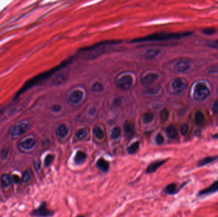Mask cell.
Here are the masks:
<instances>
[{
	"instance_id": "1",
	"label": "cell",
	"mask_w": 218,
	"mask_h": 217,
	"mask_svg": "<svg viewBox=\"0 0 218 217\" xmlns=\"http://www.w3.org/2000/svg\"><path fill=\"white\" fill-rule=\"evenodd\" d=\"M70 60H68V61H66L65 62H63V63H61L60 65L59 66H57L56 67H55L54 68L49 70V71H46L44 72V73H42L36 77H35L34 78H31V80H30L29 81H27L23 86H22V87L19 91V92L17 93V94L15 96V99L17 98L21 94H22L23 92H24L26 91H27L28 89H30L31 88V87H33V85L37 84L38 83H39L40 82L43 80H45L47 78H49V77H51V75H52L54 73H55L56 72H57L58 70H60V69H61L63 67H64L65 66H66L67 64H68L70 63Z\"/></svg>"
},
{
	"instance_id": "2",
	"label": "cell",
	"mask_w": 218,
	"mask_h": 217,
	"mask_svg": "<svg viewBox=\"0 0 218 217\" xmlns=\"http://www.w3.org/2000/svg\"><path fill=\"white\" fill-rule=\"evenodd\" d=\"M193 32H184V33H156L148 36L146 37L135 38L132 40L131 43H137L142 41H162L167 40L172 38H179L182 37H185L192 35Z\"/></svg>"
},
{
	"instance_id": "3",
	"label": "cell",
	"mask_w": 218,
	"mask_h": 217,
	"mask_svg": "<svg viewBox=\"0 0 218 217\" xmlns=\"http://www.w3.org/2000/svg\"><path fill=\"white\" fill-rule=\"evenodd\" d=\"M28 123L26 121H20L12 125L9 129V134L12 136L17 137L25 134L28 129Z\"/></svg>"
},
{
	"instance_id": "4",
	"label": "cell",
	"mask_w": 218,
	"mask_h": 217,
	"mask_svg": "<svg viewBox=\"0 0 218 217\" xmlns=\"http://www.w3.org/2000/svg\"><path fill=\"white\" fill-rule=\"evenodd\" d=\"M210 94V91L207 85L203 83H198L194 89L193 96L196 100L201 101L206 99Z\"/></svg>"
},
{
	"instance_id": "5",
	"label": "cell",
	"mask_w": 218,
	"mask_h": 217,
	"mask_svg": "<svg viewBox=\"0 0 218 217\" xmlns=\"http://www.w3.org/2000/svg\"><path fill=\"white\" fill-rule=\"evenodd\" d=\"M53 214L54 212L50 211L47 208V203L46 202H43L37 209L33 210L31 213L33 216L36 217H49L51 216Z\"/></svg>"
},
{
	"instance_id": "6",
	"label": "cell",
	"mask_w": 218,
	"mask_h": 217,
	"mask_svg": "<svg viewBox=\"0 0 218 217\" xmlns=\"http://www.w3.org/2000/svg\"><path fill=\"white\" fill-rule=\"evenodd\" d=\"M188 86V82L183 78H177L172 83V87L174 92L180 93L184 91Z\"/></svg>"
},
{
	"instance_id": "7",
	"label": "cell",
	"mask_w": 218,
	"mask_h": 217,
	"mask_svg": "<svg viewBox=\"0 0 218 217\" xmlns=\"http://www.w3.org/2000/svg\"><path fill=\"white\" fill-rule=\"evenodd\" d=\"M133 83V78L130 75H124L120 78L117 82V85L119 88L127 90L129 89Z\"/></svg>"
},
{
	"instance_id": "8",
	"label": "cell",
	"mask_w": 218,
	"mask_h": 217,
	"mask_svg": "<svg viewBox=\"0 0 218 217\" xmlns=\"http://www.w3.org/2000/svg\"><path fill=\"white\" fill-rule=\"evenodd\" d=\"M217 191H218V180L214 182L212 185L206 188V189L200 191L198 194V196H206V195L213 194Z\"/></svg>"
},
{
	"instance_id": "9",
	"label": "cell",
	"mask_w": 218,
	"mask_h": 217,
	"mask_svg": "<svg viewBox=\"0 0 218 217\" xmlns=\"http://www.w3.org/2000/svg\"><path fill=\"white\" fill-rule=\"evenodd\" d=\"M83 98V92L81 91L76 90L73 91L68 97V99L72 103H78Z\"/></svg>"
},
{
	"instance_id": "10",
	"label": "cell",
	"mask_w": 218,
	"mask_h": 217,
	"mask_svg": "<svg viewBox=\"0 0 218 217\" xmlns=\"http://www.w3.org/2000/svg\"><path fill=\"white\" fill-rule=\"evenodd\" d=\"M35 143H36L35 140L33 138H28L22 141L20 143L19 145H20V147L22 148V149L27 150L32 149L35 147Z\"/></svg>"
},
{
	"instance_id": "11",
	"label": "cell",
	"mask_w": 218,
	"mask_h": 217,
	"mask_svg": "<svg viewBox=\"0 0 218 217\" xmlns=\"http://www.w3.org/2000/svg\"><path fill=\"white\" fill-rule=\"evenodd\" d=\"M190 63L184 60L179 61L176 63L175 66H174V68H175V69L178 72H181V73H183V72L186 71L187 70L190 69Z\"/></svg>"
},
{
	"instance_id": "12",
	"label": "cell",
	"mask_w": 218,
	"mask_h": 217,
	"mask_svg": "<svg viewBox=\"0 0 218 217\" xmlns=\"http://www.w3.org/2000/svg\"><path fill=\"white\" fill-rule=\"evenodd\" d=\"M124 131L127 137H132L135 133V127L133 124L129 121H126L124 124Z\"/></svg>"
},
{
	"instance_id": "13",
	"label": "cell",
	"mask_w": 218,
	"mask_h": 217,
	"mask_svg": "<svg viewBox=\"0 0 218 217\" xmlns=\"http://www.w3.org/2000/svg\"><path fill=\"white\" fill-rule=\"evenodd\" d=\"M159 78L158 75L156 73H149L145 76L142 79V83L144 85H149L153 83L154 82L156 81Z\"/></svg>"
},
{
	"instance_id": "14",
	"label": "cell",
	"mask_w": 218,
	"mask_h": 217,
	"mask_svg": "<svg viewBox=\"0 0 218 217\" xmlns=\"http://www.w3.org/2000/svg\"><path fill=\"white\" fill-rule=\"evenodd\" d=\"M165 161H157L151 164L147 168L146 172L148 173H152L155 172L159 167L162 166L163 164L165 163Z\"/></svg>"
},
{
	"instance_id": "15",
	"label": "cell",
	"mask_w": 218,
	"mask_h": 217,
	"mask_svg": "<svg viewBox=\"0 0 218 217\" xmlns=\"http://www.w3.org/2000/svg\"><path fill=\"white\" fill-rule=\"evenodd\" d=\"M68 133V127L64 125H60L56 129V134L58 137L60 138H64L65 137Z\"/></svg>"
},
{
	"instance_id": "16",
	"label": "cell",
	"mask_w": 218,
	"mask_h": 217,
	"mask_svg": "<svg viewBox=\"0 0 218 217\" xmlns=\"http://www.w3.org/2000/svg\"><path fill=\"white\" fill-rule=\"evenodd\" d=\"M166 134L170 139H176L177 136V131L173 125H170L166 129Z\"/></svg>"
},
{
	"instance_id": "17",
	"label": "cell",
	"mask_w": 218,
	"mask_h": 217,
	"mask_svg": "<svg viewBox=\"0 0 218 217\" xmlns=\"http://www.w3.org/2000/svg\"><path fill=\"white\" fill-rule=\"evenodd\" d=\"M218 158V156H216V157H207L203 158L198 162V167H202L204 166L207 164H209L212 162H214V161H216V159Z\"/></svg>"
},
{
	"instance_id": "18",
	"label": "cell",
	"mask_w": 218,
	"mask_h": 217,
	"mask_svg": "<svg viewBox=\"0 0 218 217\" xmlns=\"http://www.w3.org/2000/svg\"><path fill=\"white\" fill-rule=\"evenodd\" d=\"M32 177H33V172L31 169L27 168L26 170H24L22 176L21 180L24 183H27L31 180Z\"/></svg>"
},
{
	"instance_id": "19",
	"label": "cell",
	"mask_w": 218,
	"mask_h": 217,
	"mask_svg": "<svg viewBox=\"0 0 218 217\" xmlns=\"http://www.w3.org/2000/svg\"><path fill=\"white\" fill-rule=\"evenodd\" d=\"M96 165L99 169L103 171H107L109 168V163L104 158H99L96 163Z\"/></svg>"
},
{
	"instance_id": "20",
	"label": "cell",
	"mask_w": 218,
	"mask_h": 217,
	"mask_svg": "<svg viewBox=\"0 0 218 217\" xmlns=\"http://www.w3.org/2000/svg\"><path fill=\"white\" fill-rule=\"evenodd\" d=\"M86 158H87V155L84 152L82 151H79L77 152L75 156L74 161L76 164H80L85 161Z\"/></svg>"
},
{
	"instance_id": "21",
	"label": "cell",
	"mask_w": 218,
	"mask_h": 217,
	"mask_svg": "<svg viewBox=\"0 0 218 217\" xmlns=\"http://www.w3.org/2000/svg\"><path fill=\"white\" fill-rule=\"evenodd\" d=\"M160 53V50L158 49H149L147 50V52L145 54V57L148 59H152L155 58L158 55V54Z\"/></svg>"
},
{
	"instance_id": "22",
	"label": "cell",
	"mask_w": 218,
	"mask_h": 217,
	"mask_svg": "<svg viewBox=\"0 0 218 217\" xmlns=\"http://www.w3.org/2000/svg\"><path fill=\"white\" fill-rule=\"evenodd\" d=\"M165 192L167 194L173 195L177 192V185L174 183L168 185L165 189Z\"/></svg>"
},
{
	"instance_id": "23",
	"label": "cell",
	"mask_w": 218,
	"mask_h": 217,
	"mask_svg": "<svg viewBox=\"0 0 218 217\" xmlns=\"http://www.w3.org/2000/svg\"><path fill=\"white\" fill-rule=\"evenodd\" d=\"M11 178L8 174H3L1 177V185L3 188H8L10 186Z\"/></svg>"
},
{
	"instance_id": "24",
	"label": "cell",
	"mask_w": 218,
	"mask_h": 217,
	"mask_svg": "<svg viewBox=\"0 0 218 217\" xmlns=\"http://www.w3.org/2000/svg\"><path fill=\"white\" fill-rule=\"evenodd\" d=\"M66 80V77L63 73H60L57 75L53 80V83L56 85H59L65 83Z\"/></svg>"
},
{
	"instance_id": "25",
	"label": "cell",
	"mask_w": 218,
	"mask_h": 217,
	"mask_svg": "<svg viewBox=\"0 0 218 217\" xmlns=\"http://www.w3.org/2000/svg\"><path fill=\"white\" fill-rule=\"evenodd\" d=\"M93 134L98 139H102L104 138V133L103 130L99 127H95L93 129Z\"/></svg>"
},
{
	"instance_id": "26",
	"label": "cell",
	"mask_w": 218,
	"mask_h": 217,
	"mask_svg": "<svg viewBox=\"0 0 218 217\" xmlns=\"http://www.w3.org/2000/svg\"><path fill=\"white\" fill-rule=\"evenodd\" d=\"M139 147H140L139 141H136L128 148V152L130 154H134L138 150Z\"/></svg>"
},
{
	"instance_id": "27",
	"label": "cell",
	"mask_w": 218,
	"mask_h": 217,
	"mask_svg": "<svg viewBox=\"0 0 218 217\" xmlns=\"http://www.w3.org/2000/svg\"><path fill=\"white\" fill-rule=\"evenodd\" d=\"M153 119H154V115L151 112L145 113V114H143L142 117L143 121L144 122V123H146V124L151 122Z\"/></svg>"
},
{
	"instance_id": "28",
	"label": "cell",
	"mask_w": 218,
	"mask_h": 217,
	"mask_svg": "<svg viewBox=\"0 0 218 217\" xmlns=\"http://www.w3.org/2000/svg\"><path fill=\"white\" fill-rule=\"evenodd\" d=\"M88 132L85 129H80L76 133V136L79 139H83L88 136Z\"/></svg>"
},
{
	"instance_id": "29",
	"label": "cell",
	"mask_w": 218,
	"mask_h": 217,
	"mask_svg": "<svg viewBox=\"0 0 218 217\" xmlns=\"http://www.w3.org/2000/svg\"><path fill=\"white\" fill-rule=\"evenodd\" d=\"M104 86L103 85L99 83V82H95L91 87V91L94 92H100L104 91Z\"/></svg>"
},
{
	"instance_id": "30",
	"label": "cell",
	"mask_w": 218,
	"mask_h": 217,
	"mask_svg": "<svg viewBox=\"0 0 218 217\" xmlns=\"http://www.w3.org/2000/svg\"><path fill=\"white\" fill-rule=\"evenodd\" d=\"M121 130L120 127H115L112 129V131L111 132V137L112 139H118L121 136Z\"/></svg>"
},
{
	"instance_id": "31",
	"label": "cell",
	"mask_w": 218,
	"mask_h": 217,
	"mask_svg": "<svg viewBox=\"0 0 218 217\" xmlns=\"http://www.w3.org/2000/svg\"><path fill=\"white\" fill-rule=\"evenodd\" d=\"M195 120L197 124H200L204 120V115L202 113L201 111H198L196 112L195 115Z\"/></svg>"
},
{
	"instance_id": "32",
	"label": "cell",
	"mask_w": 218,
	"mask_h": 217,
	"mask_svg": "<svg viewBox=\"0 0 218 217\" xmlns=\"http://www.w3.org/2000/svg\"><path fill=\"white\" fill-rule=\"evenodd\" d=\"M169 117V111L167 109H163L160 112V118L162 122L167 121Z\"/></svg>"
},
{
	"instance_id": "33",
	"label": "cell",
	"mask_w": 218,
	"mask_h": 217,
	"mask_svg": "<svg viewBox=\"0 0 218 217\" xmlns=\"http://www.w3.org/2000/svg\"><path fill=\"white\" fill-rule=\"evenodd\" d=\"M54 156L51 154L47 155L46 158H45V161H44V164L46 167L49 166L54 161Z\"/></svg>"
},
{
	"instance_id": "34",
	"label": "cell",
	"mask_w": 218,
	"mask_h": 217,
	"mask_svg": "<svg viewBox=\"0 0 218 217\" xmlns=\"http://www.w3.org/2000/svg\"><path fill=\"white\" fill-rule=\"evenodd\" d=\"M189 131V125L187 124H184L181 127V133L182 135H186Z\"/></svg>"
},
{
	"instance_id": "35",
	"label": "cell",
	"mask_w": 218,
	"mask_h": 217,
	"mask_svg": "<svg viewBox=\"0 0 218 217\" xmlns=\"http://www.w3.org/2000/svg\"><path fill=\"white\" fill-rule=\"evenodd\" d=\"M156 142L158 144H162L164 142V138L161 134H158L156 138Z\"/></svg>"
},
{
	"instance_id": "36",
	"label": "cell",
	"mask_w": 218,
	"mask_h": 217,
	"mask_svg": "<svg viewBox=\"0 0 218 217\" xmlns=\"http://www.w3.org/2000/svg\"><path fill=\"white\" fill-rule=\"evenodd\" d=\"M203 33L206 34V35H211L215 33L216 30L213 28H207V29H204V30H203Z\"/></svg>"
},
{
	"instance_id": "37",
	"label": "cell",
	"mask_w": 218,
	"mask_h": 217,
	"mask_svg": "<svg viewBox=\"0 0 218 217\" xmlns=\"http://www.w3.org/2000/svg\"><path fill=\"white\" fill-rule=\"evenodd\" d=\"M9 153V150L8 149H4L2 150L1 152V157L2 159H6Z\"/></svg>"
},
{
	"instance_id": "38",
	"label": "cell",
	"mask_w": 218,
	"mask_h": 217,
	"mask_svg": "<svg viewBox=\"0 0 218 217\" xmlns=\"http://www.w3.org/2000/svg\"><path fill=\"white\" fill-rule=\"evenodd\" d=\"M209 47H212V48H215V49H218V39L212 41L210 43H208L207 45Z\"/></svg>"
},
{
	"instance_id": "39",
	"label": "cell",
	"mask_w": 218,
	"mask_h": 217,
	"mask_svg": "<svg viewBox=\"0 0 218 217\" xmlns=\"http://www.w3.org/2000/svg\"><path fill=\"white\" fill-rule=\"evenodd\" d=\"M11 180L14 183H19L21 182V178L17 175H13L12 178H11Z\"/></svg>"
},
{
	"instance_id": "40",
	"label": "cell",
	"mask_w": 218,
	"mask_h": 217,
	"mask_svg": "<svg viewBox=\"0 0 218 217\" xmlns=\"http://www.w3.org/2000/svg\"><path fill=\"white\" fill-rule=\"evenodd\" d=\"M212 111L214 114L218 115V100H217L212 106Z\"/></svg>"
},
{
	"instance_id": "41",
	"label": "cell",
	"mask_w": 218,
	"mask_h": 217,
	"mask_svg": "<svg viewBox=\"0 0 218 217\" xmlns=\"http://www.w3.org/2000/svg\"><path fill=\"white\" fill-rule=\"evenodd\" d=\"M159 90V87L158 88H156L155 89H149L148 91H145V93H148V94H155L156 92H157Z\"/></svg>"
},
{
	"instance_id": "42",
	"label": "cell",
	"mask_w": 218,
	"mask_h": 217,
	"mask_svg": "<svg viewBox=\"0 0 218 217\" xmlns=\"http://www.w3.org/2000/svg\"><path fill=\"white\" fill-rule=\"evenodd\" d=\"M61 106L60 105H54L52 108V110L54 111H56V112H58L60 110H61Z\"/></svg>"
},
{
	"instance_id": "43",
	"label": "cell",
	"mask_w": 218,
	"mask_h": 217,
	"mask_svg": "<svg viewBox=\"0 0 218 217\" xmlns=\"http://www.w3.org/2000/svg\"><path fill=\"white\" fill-rule=\"evenodd\" d=\"M121 99H119V98H117V99H115V100H114V105H115V106H119V105H120V103H121Z\"/></svg>"
},
{
	"instance_id": "44",
	"label": "cell",
	"mask_w": 218,
	"mask_h": 217,
	"mask_svg": "<svg viewBox=\"0 0 218 217\" xmlns=\"http://www.w3.org/2000/svg\"><path fill=\"white\" fill-rule=\"evenodd\" d=\"M40 167H41V164L40 161H36L35 163V168L36 170H38L40 168Z\"/></svg>"
},
{
	"instance_id": "45",
	"label": "cell",
	"mask_w": 218,
	"mask_h": 217,
	"mask_svg": "<svg viewBox=\"0 0 218 217\" xmlns=\"http://www.w3.org/2000/svg\"><path fill=\"white\" fill-rule=\"evenodd\" d=\"M212 138H214V139H218V133L214 134V135L212 136Z\"/></svg>"
},
{
	"instance_id": "46",
	"label": "cell",
	"mask_w": 218,
	"mask_h": 217,
	"mask_svg": "<svg viewBox=\"0 0 218 217\" xmlns=\"http://www.w3.org/2000/svg\"><path fill=\"white\" fill-rule=\"evenodd\" d=\"M77 217H84V216H77Z\"/></svg>"
}]
</instances>
